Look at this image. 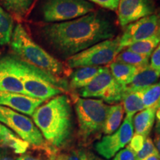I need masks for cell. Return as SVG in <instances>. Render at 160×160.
<instances>
[{
  "label": "cell",
  "mask_w": 160,
  "mask_h": 160,
  "mask_svg": "<svg viewBox=\"0 0 160 160\" xmlns=\"http://www.w3.org/2000/svg\"><path fill=\"white\" fill-rule=\"evenodd\" d=\"M154 11V3L152 0H120L117 8L118 22L122 27H125L153 14Z\"/></svg>",
  "instance_id": "obj_12"
},
{
  "label": "cell",
  "mask_w": 160,
  "mask_h": 160,
  "mask_svg": "<svg viewBox=\"0 0 160 160\" xmlns=\"http://www.w3.org/2000/svg\"><path fill=\"white\" fill-rule=\"evenodd\" d=\"M0 160H17L11 155L8 148H0Z\"/></svg>",
  "instance_id": "obj_34"
},
{
  "label": "cell",
  "mask_w": 160,
  "mask_h": 160,
  "mask_svg": "<svg viewBox=\"0 0 160 160\" xmlns=\"http://www.w3.org/2000/svg\"><path fill=\"white\" fill-rule=\"evenodd\" d=\"M145 139L146 138L144 137L143 136L134 134V133H133V137L131 138V141H130L128 146L134 152L135 154L137 153L138 152H139L141 151V149L142 148Z\"/></svg>",
  "instance_id": "obj_30"
},
{
  "label": "cell",
  "mask_w": 160,
  "mask_h": 160,
  "mask_svg": "<svg viewBox=\"0 0 160 160\" xmlns=\"http://www.w3.org/2000/svg\"><path fill=\"white\" fill-rule=\"evenodd\" d=\"M122 105L126 116L133 117L137 112H140L145 109L141 91H125L122 99Z\"/></svg>",
  "instance_id": "obj_22"
},
{
  "label": "cell",
  "mask_w": 160,
  "mask_h": 160,
  "mask_svg": "<svg viewBox=\"0 0 160 160\" xmlns=\"http://www.w3.org/2000/svg\"><path fill=\"white\" fill-rule=\"evenodd\" d=\"M35 0H1L3 7L18 20H22L31 11Z\"/></svg>",
  "instance_id": "obj_20"
},
{
  "label": "cell",
  "mask_w": 160,
  "mask_h": 160,
  "mask_svg": "<svg viewBox=\"0 0 160 160\" xmlns=\"http://www.w3.org/2000/svg\"><path fill=\"white\" fill-rule=\"evenodd\" d=\"M157 28V15L152 14L142 18L126 26L122 35L120 37V45L122 48L129 47L137 42L156 34Z\"/></svg>",
  "instance_id": "obj_11"
},
{
  "label": "cell",
  "mask_w": 160,
  "mask_h": 160,
  "mask_svg": "<svg viewBox=\"0 0 160 160\" xmlns=\"http://www.w3.org/2000/svg\"><path fill=\"white\" fill-rule=\"evenodd\" d=\"M155 131L157 135H160V122H157V125L155 127Z\"/></svg>",
  "instance_id": "obj_38"
},
{
  "label": "cell",
  "mask_w": 160,
  "mask_h": 160,
  "mask_svg": "<svg viewBox=\"0 0 160 160\" xmlns=\"http://www.w3.org/2000/svg\"><path fill=\"white\" fill-rule=\"evenodd\" d=\"M32 118L50 145L58 150L71 142L73 133V119L71 100L67 95H58L40 105Z\"/></svg>",
  "instance_id": "obj_2"
},
{
  "label": "cell",
  "mask_w": 160,
  "mask_h": 160,
  "mask_svg": "<svg viewBox=\"0 0 160 160\" xmlns=\"http://www.w3.org/2000/svg\"><path fill=\"white\" fill-rule=\"evenodd\" d=\"M87 1L94 3L104 8L117 11L120 0H87Z\"/></svg>",
  "instance_id": "obj_31"
},
{
  "label": "cell",
  "mask_w": 160,
  "mask_h": 160,
  "mask_svg": "<svg viewBox=\"0 0 160 160\" xmlns=\"http://www.w3.org/2000/svg\"><path fill=\"white\" fill-rule=\"evenodd\" d=\"M160 78V73L151 68H140L132 79L125 86V91H140L157 83Z\"/></svg>",
  "instance_id": "obj_15"
},
{
  "label": "cell",
  "mask_w": 160,
  "mask_h": 160,
  "mask_svg": "<svg viewBox=\"0 0 160 160\" xmlns=\"http://www.w3.org/2000/svg\"><path fill=\"white\" fill-rule=\"evenodd\" d=\"M0 91L26 95L12 55L0 57Z\"/></svg>",
  "instance_id": "obj_13"
},
{
  "label": "cell",
  "mask_w": 160,
  "mask_h": 160,
  "mask_svg": "<svg viewBox=\"0 0 160 160\" xmlns=\"http://www.w3.org/2000/svg\"><path fill=\"white\" fill-rule=\"evenodd\" d=\"M153 143H154L156 148H157V149L158 153H159V154L160 156V135H157V137H155L154 140H153Z\"/></svg>",
  "instance_id": "obj_35"
},
{
  "label": "cell",
  "mask_w": 160,
  "mask_h": 160,
  "mask_svg": "<svg viewBox=\"0 0 160 160\" xmlns=\"http://www.w3.org/2000/svg\"><path fill=\"white\" fill-rule=\"evenodd\" d=\"M58 154V150L47 143L45 145L29 147L17 160H56Z\"/></svg>",
  "instance_id": "obj_18"
},
{
  "label": "cell",
  "mask_w": 160,
  "mask_h": 160,
  "mask_svg": "<svg viewBox=\"0 0 160 160\" xmlns=\"http://www.w3.org/2000/svg\"><path fill=\"white\" fill-rule=\"evenodd\" d=\"M156 34L160 38V15L158 16V28Z\"/></svg>",
  "instance_id": "obj_37"
},
{
  "label": "cell",
  "mask_w": 160,
  "mask_h": 160,
  "mask_svg": "<svg viewBox=\"0 0 160 160\" xmlns=\"http://www.w3.org/2000/svg\"><path fill=\"white\" fill-rule=\"evenodd\" d=\"M101 66H88L78 68L71 73L69 88L71 89H81L88 85L102 71Z\"/></svg>",
  "instance_id": "obj_16"
},
{
  "label": "cell",
  "mask_w": 160,
  "mask_h": 160,
  "mask_svg": "<svg viewBox=\"0 0 160 160\" xmlns=\"http://www.w3.org/2000/svg\"><path fill=\"white\" fill-rule=\"evenodd\" d=\"M109 107L101 99L77 98L74 109L77 118L79 146L88 147L99 139L103 133Z\"/></svg>",
  "instance_id": "obj_5"
},
{
  "label": "cell",
  "mask_w": 160,
  "mask_h": 160,
  "mask_svg": "<svg viewBox=\"0 0 160 160\" xmlns=\"http://www.w3.org/2000/svg\"><path fill=\"white\" fill-rule=\"evenodd\" d=\"M56 160H101L87 147L79 146L76 148L59 153Z\"/></svg>",
  "instance_id": "obj_26"
},
{
  "label": "cell",
  "mask_w": 160,
  "mask_h": 160,
  "mask_svg": "<svg viewBox=\"0 0 160 160\" xmlns=\"http://www.w3.org/2000/svg\"><path fill=\"white\" fill-rule=\"evenodd\" d=\"M124 113L125 111L122 104L117 103L110 106L104 125V134L110 135L117 131L122 121Z\"/></svg>",
  "instance_id": "obj_21"
},
{
  "label": "cell",
  "mask_w": 160,
  "mask_h": 160,
  "mask_svg": "<svg viewBox=\"0 0 160 160\" xmlns=\"http://www.w3.org/2000/svg\"><path fill=\"white\" fill-rule=\"evenodd\" d=\"M140 68L128 64L113 62L110 64L109 70L112 76L118 83L122 86L127 85L132 77L137 73Z\"/></svg>",
  "instance_id": "obj_19"
},
{
  "label": "cell",
  "mask_w": 160,
  "mask_h": 160,
  "mask_svg": "<svg viewBox=\"0 0 160 160\" xmlns=\"http://www.w3.org/2000/svg\"><path fill=\"white\" fill-rule=\"evenodd\" d=\"M156 118H157V122H160V107L158 108L156 111Z\"/></svg>",
  "instance_id": "obj_39"
},
{
  "label": "cell",
  "mask_w": 160,
  "mask_h": 160,
  "mask_svg": "<svg viewBox=\"0 0 160 160\" xmlns=\"http://www.w3.org/2000/svg\"><path fill=\"white\" fill-rule=\"evenodd\" d=\"M159 154L151 138L148 137L145 140L142 148L135 154V160H145L150 156Z\"/></svg>",
  "instance_id": "obj_28"
},
{
  "label": "cell",
  "mask_w": 160,
  "mask_h": 160,
  "mask_svg": "<svg viewBox=\"0 0 160 160\" xmlns=\"http://www.w3.org/2000/svg\"><path fill=\"white\" fill-rule=\"evenodd\" d=\"M141 91L142 99L145 108H153L157 109L160 99V80Z\"/></svg>",
  "instance_id": "obj_27"
},
{
  "label": "cell",
  "mask_w": 160,
  "mask_h": 160,
  "mask_svg": "<svg viewBox=\"0 0 160 160\" xmlns=\"http://www.w3.org/2000/svg\"><path fill=\"white\" fill-rule=\"evenodd\" d=\"M13 29V20L11 15L0 6V45L10 44Z\"/></svg>",
  "instance_id": "obj_23"
},
{
  "label": "cell",
  "mask_w": 160,
  "mask_h": 160,
  "mask_svg": "<svg viewBox=\"0 0 160 160\" xmlns=\"http://www.w3.org/2000/svg\"><path fill=\"white\" fill-rule=\"evenodd\" d=\"M145 160H160V156L159 154L151 155L149 157H148Z\"/></svg>",
  "instance_id": "obj_36"
},
{
  "label": "cell",
  "mask_w": 160,
  "mask_h": 160,
  "mask_svg": "<svg viewBox=\"0 0 160 160\" xmlns=\"http://www.w3.org/2000/svg\"><path fill=\"white\" fill-rule=\"evenodd\" d=\"M10 45L16 57L41 71L59 78L67 73L62 62L35 42L21 24L13 29Z\"/></svg>",
  "instance_id": "obj_3"
},
{
  "label": "cell",
  "mask_w": 160,
  "mask_h": 160,
  "mask_svg": "<svg viewBox=\"0 0 160 160\" xmlns=\"http://www.w3.org/2000/svg\"><path fill=\"white\" fill-rule=\"evenodd\" d=\"M150 57H151L141 55L133 51H128V50H125L122 52H120L118 54L115 59V62H119L135 66L139 68H142L147 67L150 65Z\"/></svg>",
  "instance_id": "obj_24"
},
{
  "label": "cell",
  "mask_w": 160,
  "mask_h": 160,
  "mask_svg": "<svg viewBox=\"0 0 160 160\" xmlns=\"http://www.w3.org/2000/svg\"><path fill=\"white\" fill-rule=\"evenodd\" d=\"M94 8L87 0H45L42 11L45 22L56 23L82 17Z\"/></svg>",
  "instance_id": "obj_8"
},
{
  "label": "cell",
  "mask_w": 160,
  "mask_h": 160,
  "mask_svg": "<svg viewBox=\"0 0 160 160\" xmlns=\"http://www.w3.org/2000/svg\"><path fill=\"white\" fill-rule=\"evenodd\" d=\"M156 111L153 108H148L140 111L134 117L133 125L134 134L147 138L151 133L156 119Z\"/></svg>",
  "instance_id": "obj_17"
},
{
  "label": "cell",
  "mask_w": 160,
  "mask_h": 160,
  "mask_svg": "<svg viewBox=\"0 0 160 160\" xmlns=\"http://www.w3.org/2000/svg\"><path fill=\"white\" fill-rule=\"evenodd\" d=\"M124 93L125 87L116 81L108 67H103L88 85L78 91L82 98H97L108 104L119 103Z\"/></svg>",
  "instance_id": "obj_7"
},
{
  "label": "cell",
  "mask_w": 160,
  "mask_h": 160,
  "mask_svg": "<svg viewBox=\"0 0 160 160\" xmlns=\"http://www.w3.org/2000/svg\"><path fill=\"white\" fill-rule=\"evenodd\" d=\"M122 49L120 45V36H119L96 44L68 58L67 66L68 68L72 69L111 64Z\"/></svg>",
  "instance_id": "obj_6"
},
{
  "label": "cell",
  "mask_w": 160,
  "mask_h": 160,
  "mask_svg": "<svg viewBox=\"0 0 160 160\" xmlns=\"http://www.w3.org/2000/svg\"><path fill=\"white\" fill-rule=\"evenodd\" d=\"M0 122L5 124L31 146H42L48 143L33 120L25 114L0 105Z\"/></svg>",
  "instance_id": "obj_9"
},
{
  "label": "cell",
  "mask_w": 160,
  "mask_h": 160,
  "mask_svg": "<svg viewBox=\"0 0 160 160\" xmlns=\"http://www.w3.org/2000/svg\"><path fill=\"white\" fill-rule=\"evenodd\" d=\"M116 32L113 22L99 11H93L70 21L49 24L42 30L46 41L67 58L113 39Z\"/></svg>",
  "instance_id": "obj_1"
},
{
  "label": "cell",
  "mask_w": 160,
  "mask_h": 160,
  "mask_svg": "<svg viewBox=\"0 0 160 160\" xmlns=\"http://www.w3.org/2000/svg\"><path fill=\"white\" fill-rule=\"evenodd\" d=\"M150 66L153 70L160 73V43L151 55Z\"/></svg>",
  "instance_id": "obj_33"
},
{
  "label": "cell",
  "mask_w": 160,
  "mask_h": 160,
  "mask_svg": "<svg viewBox=\"0 0 160 160\" xmlns=\"http://www.w3.org/2000/svg\"><path fill=\"white\" fill-rule=\"evenodd\" d=\"M112 160H135V153L128 145L114 156Z\"/></svg>",
  "instance_id": "obj_32"
},
{
  "label": "cell",
  "mask_w": 160,
  "mask_h": 160,
  "mask_svg": "<svg viewBox=\"0 0 160 160\" xmlns=\"http://www.w3.org/2000/svg\"><path fill=\"white\" fill-rule=\"evenodd\" d=\"M160 43V38L157 34H154L148 38L137 42L128 47L127 50L141 55L151 57L153 51Z\"/></svg>",
  "instance_id": "obj_25"
},
{
  "label": "cell",
  "mask_w": 160,
  "mask_h": 160,
  "mask_svg": "<svg viewBox=\"0 0 160 160\" xmlns=\"http://www.w3.org/2000/svg\"><path fill=\"white\" fill-rule=\"evenodd\" d=\"M13 59L27 96L46 101L68 91V83L62 78L41 71L15 55Z\"/></svg>",
  "instance_id": "obj_4"
},
{
  "label": "cell",
  "mask_w": 160,
  "mask_h": 160,
  "mask_svg": "<svg viewBox=\"0 0 160 160\" xmlns=\"http://www.w3.org/2000/svg\"><path fill=\"white\" fill-rule=\"evenodd\" d=\"M44 102L21 93L0 91V105L31 117Z\"/></svg>",
  "instance_id": "obj_14"
},
{
  "label": "cell",
  "mask_w": 160,
  "mask_h": 160,
  "mask_svg": "<svg viewBox=\"0 0 160 160\" xmlns=\"http://www.w3.org/2000/svg\"><path fill=\"white\" fill-rule=\"evenodd\" d=\"M17 136L5 125L0 123V148H8L11 142Z\"/></svg>",
  "instance_id": "obj_29"
},
{
  "label": "cell",
  "mask_w": 160,
  "mask_h": 160,
  "mask_svg": "<svg viewBox=\"0 0 160 160\" xmlns=\"http://www.w3.org/2000/svg\"><path fill=\"white\" fill-rule=\"evenodd\" d=\"M133 118L131 116H126L117 131L112 134L104 136L94 144V149L98 154L106 159H111L128 145L134 133Z\"/></svg>",
  "instance_id": "obj_10"
},
{
  "label": "cell",
  "mask_w": 160,
  "mask_h": 160,
  "mask_svg": "<svg viewBox=\"0 0 160 160\" xmlns=\"http://www.w3.org/2000/svg\"><path fill=\"white\" fill-rule=\"evenodd\" d=\"M160 107V99H159V102H158V105H157V108H159Z\"/></svg>",
  "instance_id": "obj_40"
}]
</instances>
